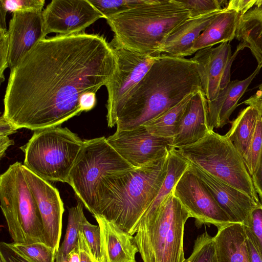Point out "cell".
I'll list each match as a JSON object with an SVG mask.
<instances>
[{
    "instance_id": "cell-33",
    "label": "cell",
    "mask_w": 262,
    "mask_h": 262,
    "mask_svg": "<svg viewBox=\"0 0 262 262\" xmlns=\"http://www.w3.org/2000/svg\"><path fill=\"white\" fill-rule=\"evenodd\" d=\"M80 231L94 258L98 262H105L99 226L92 224L85 218L81 223Z\"/></svg>"
},
{
    "instance_id": "cell-34",
    "label": "cell",
    "mask_w": 262,
    "mask_h": 262,
    "mask_svg": "<svg viewBox=\"0 0 262 262\" xmlns=\"http://www.w3.org/2000/svg\"><path fill=\"white\" fill-rule=\"evenodd\" d=\"M178 2L189 11L190 18L197 17L220 10L223 8L222 6L228 3L223 0H185Z\"/></svg>"
},
{
    "instance_id": "cell-44",
    "label": "cell",
    "mask_w": 262,
    "mask_h": 262,
    "mask_svg": "<svg viewBox=\"0 0 262 262\" xmlns=\"http://www.w3.org/2000/svg\"><path fill=\"white\" fill-rule=\"evenodd\" d=\"M244 103L262 110V83L259 86L258 90L254 95L245 100Z\"/></svg>"
},
{
    "instance_id": "cell-26",
    "label": "cell",
    "mask_w": 262,
    "mask_h": 262,
    "mask_svg": "<svg viewBox=\"0 0 262 262\" xmlns=\"http://www.w3.org/2000/svg\"><path fill=\"white\" fill-rule=\"evenodd\" d=\"M259 115L257 108L248 105L231 122V127L225 135L243 158L253 135Z\"/></svg>"
},
{
    "instance_id": "cell-18",
    "label": "cell",
    "mask_w": 262,
    "mask_h": 262,
    "mask_svg": "<svg viewBox=\"0 0 262 262\" xmlns=\"http://www.w3.org/2000/svg\"><path fill=\"white\" fill-rule=\"evenodd\" d=\"M207 100L202 90L196 92L180 121L172 146L174 148L194 144L210 130L208 125Z\"/></svg>"
},
{
    "instance_id": "cell-9",
    "label": "cell",
    "mask_w": 262,
    "mask_h": 262,
    "mask_svg": "<svg viewBox=\"0 0 262 262\" xmlns=\"http://www.w3.org/2000/svg\"><path fill=\"white\" fill-rule=\"evenodd\" d=\"M108 143L104 137L84 140L71 171L68 183L85 207L93 215L96 189L101 178L132 168Z\"/></svg>"
},
{
    "instance_id": "cell-1",
    "label": "cell",
    "mask_w": 262,
    "mask_h": 262,
    "mask_svg": "<svg viewBox=\"0 0 262 262\" xmlns=\"http://www.w3.org/2000/svg\"><path fill=\"white\" fill-rule=\"evenodd\" d=\"M116 66L114 49L102 36L44 38L10 70L3 115L17 129L59 126L82 112L80 96L105 86Z\"/></svg>"
},
{
    "instance_id": "cell-38",
    "label": "cell",
    "mask_w": 262,
    "mask_h": 262,
    "mask_svg": "<svg viewBox=\"0 0 262 262\" xmlns=\"http://www.w3.org/2000/svg\"><path fill=\"white\" fill-rule=\"evenodd\" d=\"M0 257L4 262H29L4 242L0 243Z\"/></svg>"
},
{
    "instance_id": "cell-14",
    "label": "cell",
    "mask_w": 262,
    "mask_h": 262,
    "mask_svg": "<svg viewBox=\"0 0 262 262\" xmlns=\"http://www.w3.org/2000/svg\"><path fill=\"white\" fill-rule=\"evenodd\" d=\"M42 18L47 36L85 33L87 27L104 17L89 0H53L42 11Z\"/></svg>"
},
{
    "instance_id": "cell-13",
    "label": "cell",
    "mask_w": 262,
    "mask_h": 262,
    "mask_svg": "<svg viewBox=\"0 0 262 262\" xmlns=\"http://www.w3.org/2000/svg\"><path fill=\"white\" fill-rule=\"evenodd\" d=\"M244 49L238 43L232 54L230 42H223L216 47L200 50L190 58L196 63L201 88L207 101L215 99L230 82L232 64Z\"/></svg>"
},
{
    "instance_id": "cell-46",
    "label": "cell",
    "mask_w": 262,
    "mask_h": 262,
    "mask_svg": "<svg viewBox=\"0 0 262 262\" xmlns=\"http://www.w3.org/2000/svg\"><path fill=\"white\" fill-rule=\"evenodd\" d=\"M13 141L8 137H0V157L2 158L9 146L13 144Z\"/></svg>"
},
{
    "instance_id": "cell-20",
    "label": "cell",
    "mask_w": 262,
    "mask_h": 262,
    "mask_svg": "<svg viewBox=\"0 0 262 262\" xmlns=\"http://www.w3.org/2000/svg\"><path fill=\"white\" fill-rule=\"evenodd\" d=\"M261 68L257 66L246 79L230 81L213 100L207 101L208 125L210 130L223 127L231 123L230 117L237 106L239 99Z\"/></svg>"
},
{
    "instance_id": "cell-11",
    "label": "cell",
    "mask_w": 262,
    "mask_h": 262,
    "mask_svg": "<svg viewBox=\"0 0 262 262\" xmlns=\"http://www.w3.org/2000/svg\"><path fill=\"white\" fill-rule=\"evenodd\" d=\"M172 193L195 220V225H213L217 228L234 223L192 170L190 165L184 172Z\"/></svg>"
},
{
    "instance_id": "cell-23",
    "label": "cell",
    "mask_w": 262,
    "mask_h": 262,
    "mask_svg": "<svg viewBox=\"0 0 262 262\" xmlns=\"http://www.w3.org/2000/svg\"><path fill=\"white\" fill-rule=\"evenodd\" d=\"M240 16L235 11L224 7L196 39L190 54L219 43L231 41L235 38Z\"/></svg>"
},
{
    "instance_id": "cell-19",
    "label": "cell",
    "mask_w": 262,
    "mask_h": 262,
    "mask_svg": "<svg viewBox=\"0 0 262 262\" xmlns=\"http://www.w3.org/2000/svg\"><path fill=\"white\" fill-rule=\"evenodd\" d=\"M222 9L189 18L182 23L164 37L158 48V53L180 58L191 55V48L196 39Z\"/></svg>"
},
{
    "instance_id": "cell-49",
    "label": "cell",
    "mask_w": 262,
    "mask_h": 262,
    "mask_svg": "<svg viewBox=\"0 0 262 262\" xmlns=\"http://www.w3.org/2000/svg\"><path fill=\"white\" fill-rule=\"evenodd\" d=\"M0 262H4L3 260L0 257Z\"/></svg>"
},
{
    "instance_id": "cell-29",
    "label": "cell",
    "mask_w": 262,
    "mask_h": 262,
    "mask_svg": "<svg viewBox=\"0 0 262 262\" xmlns=\"http://www.w3.org/2000/svg\"><path fill=\"white\" fill-rule=\"evenodd\" d=\"M8 246L29 262H55L57 252L44 243L13 242Z\"/></svg>"
},
{
    "instance_id": "cell-40",
    "label": "cell",
    "mask_w": 262,
    "mask_h": 262,
    "mask_svg": "<svg viewBox=\"0 0 262 262\" xmlns=\"http://www.w3.org/2000/svg\"><path fill=\"white\" fill-rule=\"evenodd\" d=\"M78 248L79 252L80 262H98L93 255L86 239L80 231Z\"/></svg>"
},
{
    "instance_id": "cell-21",
    "label": "cell",
    "mask_w": 262,
    "mask_h": 262,
    "mask_svg": "<svg viewBox=\"0 0 262 262\" xmlns=\"http://www.w3.org/2000/svg\"><path fill=\"white\" fill-rule=\"evenodd\" d=\"M99 226L105 262H136L139 252L133 235L100 216H95Z\"/></svg>"
},
{
    "instance_id": "cell-6",
    "label": "cell",
    "mask_w": 262,
    "mask_h": 262,
    "mask_svg": "<svg viewBox=\"0 0 262 262\" xmlns=\"http://www.w3.org/2000/svg\"><path fill=\"white\" fill-rule=\"evenodd\" d=\"M191 217L172 191L134 240L143 262H183L185 224Z\"/></svg>"
},
{
    "instance_id": "cell-3",
    "label": "cell",
    "mask_w": 262,
    "mask_h": 262,
    "mask_svg": "<svg viewBox=\"0 0 262 262\" xmlns=\"http://www.w3.org/2000/svg\"><path fill=\"white\" fill-rule=\"evenodd\" d=\"M167 157L141 167L103 176L96 189L93 216H100L133 235L165 179Z\"/></svg>"
},
{
    "instance_id": "cell-31",
    "label": "cell",
    "mask_w": 262,
    "mask_h": 262,
    "mask_svg": "<svg viewBox=\"0 0 262 262\" xmlns=\"http://www.w3.org/2000/svg\"><path fill=\"white\" fill-rule=\"evenodd\" d=\"M183 262H216L213 237L207 231L199 235L191 255Z\"/></svg>"
},
{
    "instance_id": "cell-25",
    "label": "cell",
    "mask_w": 262,
    "mask_h": 262,
    "mask_svg": "<svg viewBox=\"0 0 262 262\" xmlns=\"http://www.w3.org/2000/svg\"><path fill=\"white\" fill-rule=\"evenodd\" d=\"M235 38L244 48H248L262 68V0L240 16Z\"/></svg>"
},
{
    "instance_id": "cell-32",
    "label": "cell",
    "mask_w": 262,
    "mask_h": 262,
    "mask_svg": "<svg viewBox=\"0 0 262 262\" xmlns=\"http://www.w3.org/2000/svg\"><path fill=\"white\" fill-rule=\"evenodd\" d=\"M150 0H89L103 16L107 18L127 11Z\"/></svg>"
},
{
    "instance_id": "cell-10",
    "label": "cell",
    "mask_w": 262,
    "mask_h": 262,
    "mask_svg": "<svg viewBox=\"0 0 262 262\" xmlns=\"http://www.w3.org/2000/svg\"><path fill=\"white\" fill-rule=\"evenodd\" d=\"M116 66L105 85L108 92L106 104L107 125H116L119 115L134 89L160 55H148L121 47H113Z\"/></svg>"
},
{
    "instance_id": "cell-43",
    "label": "cell",
    "mask_w": 262,
    "mask_h": 262,
    "mask_svg": "<svg viewBox=\"0 0 262 262\" xmlns=\"http://www.w3.org/2000/svg\"><path fill=\"white\" fill-rule=\"evenodd\" d=\"M251 177L255 189L262 200V156L258 167Z\"/></svg>"
},
{
    "instance_id": "cell-12",
    "label": "cell",
    "mask_w": 262,
    "mask_h": 262,
    "mask_svg": "<svg viewBox=\"0 0 262 262\" xmlns=\"http://www.w3.org/2000/svg\"><path fill=\"white\" fill-rule=\"evenodd\" d=\"M106 139L112 147L133 168L141 167L165 157L174 149L172 145L173 138L155 136L143 125L129 130L116 129Z\"/></svg>"
},
{
    "instance_id": "cell-35",
    "label": "cell",
    "mask_w": 262,
    "mask_h": 262,
    "mask_svg": "<svg viewBox=\"0 0 262 262\" xmlns=\"http://www.w3.org/2000/svg\"><path fill=\"white\" fill-rule=\"evenodd\" d=\"M262 256V203L258 202L244 224Z\"/></svg>"
},
{
    "instance_id": "cell-48",
    "label": "cell",
    "mask_w": 262,
    "mask_h": 262,
    "mask_svg": "<svg viewBox=\"0 0 262 262\" xmlns=\"http://www.w3.org/2000/svg\"><path fill=\"white\" fill-rule=\"evenodd\" d=\"M55 262H68L67 257L57 252Z\"/></svg>"
},
{
    "instance_id": "cell-39",
    "label": "cell",
    "mask_w": 262,
    "mask_h": 262,
    "mask_svg": "<svg viewBox=\"0 0 262 262\" xmlns=\"http://www.w3.org/2000/svg\"><path fill=\"white\" fill-rule=\"evenodd\" d=\"M258 0H231L228 2L225 7L244 15L255 6Z\"/></svg>"
},
{
    "instance_id": "cell-36",
    "label": "cell",
    "mask_w": 262,
    "mask_h": 262,
    "mask_svg": "<svg viewBox=\"0 0 262 262\" xmlns=\"http://www.w3.org/2000/svg\"><path fill=\"white\" fill-rule=\"evenodd\" d=\"M44 0H0V8L5 11L12 12L25 10H42Z\"/></svg>"
},
{
    "instance_id": "cell-15",
    "label": "cell",
    "mask_w": 262,
    "mask_h": 262,
    "mask_svg": "<svg viewBox=\"0 0 262 262\" xmlns=\"http://www.w3.org/2000/svg\"><path fill=\"white\" fill-rule=\"evenodd\" d=\"M27 183L35 199L41 217L44 243L57 253L62 233L63 204L58 189L23 165Z\"/></svg>"
},
{
    "instance_id": "cell-7",
    "label": "cell",
    "mask_w": 262,
    "mask_h": 262,
    "mask_svg": "<svg viewBox=\"0 0 262 262\" xmlns=\"http://www.w3.org/2000/svg\"><path fill=\"white\" fill-rule=\"evenodd\" d=\"M22 166L16 162L0 177L2 211L13 242L44 243L41 217Z\"/></svg>"
},
{
    "instance_id": "cell-45",
    "label": "cell",
    "mask_w": 262,
    "mask_h": 262,
    "mask_svg": "<svg viewBox=\"0 0 262 262\" xmlns=\"http://www.w3.org/2000/svg\"><path fill=\"white\" fill-rule=\"evenodd\" d=\"M17 129L2 115L0 119V137H8L16 132Z\"/></svg>"
},
{
    "instance_id": "cell-8",
    "label": "cell",
    "mask_w": 262,
    "mask_h": 262,
    "mask_svg": "<svg viewBox=\"0 0 262 262\" xmlns=\"http://www.w3.org/2000/svg\"><path fill=\"white\" fill-rule=\"evenodd\" d=\"M177 150L189 162L259 202L243 157L225 135L210 130L196 143Z\"/></svg>"
},
{
    "instance_id": "cell-22",
    "label": "cell",
    "mask_w": 262,
    "mask_h": 262,
    "mask_svg": "<svg viewBox=\"0 0 262 262\" xmlns=\"http://www.w3.org/2000/svg\"><path fill=\"white\" fill-rule=\"evenodd\" d=\"M217 229L213 237L216 262H250L244 225L232 223Z\"/></svg>"
},
{
    "instance_id": "cell-42",
    "label": "cell",
    "mask_w": 262,
    "mask_h": 262,
    "mask_svg": "<svg viewBox=\"0 0 262 262\" xmlns=\"http://www.w3.org/2000/svg\"><path fill=\"white\" fill-rule=\"evenodd\" d=\"M246 231L247 234V248L250 262H262V256L261 255L255 243L246 229Z\"/></svg>"
},
{
    "instance_id": "cell-16",
    "label": "cell",
    "mask_w": 262,
    "mask_h": 262,
    "mask_svg": "<svg viewBox=\"0 0 262 262\" xmlns=\"http://www.w3.org/2000/svg\"><path fill=\"white\" fill-rule=\"evenodd\" d=\"M7 34L8 67L11 70L39 41L46 38L42 10L13 12Z\"/></svg>"
},
{
    "instance_id": "cell-17",
    "label": "cell",
    "mask_w": 262,
    "mask_h": 262,
    "mask_svg": "<svg viewBox=\"0 0 262 262\" xmlns=\"http://www.w3.org/2000/svg\"><path fill=\"white\" fill-rule=\"evenodd\" d=\"M189 163L193 172L232 221L234 223L244 225L251 211L258 203L243 192Z\"/></svg>"
},
{
    "instance_id": "cell-47",
    "label": "cell",
    "mask_w": 262,
    "mask_h": 262,
    "mask_svg": "<svg viewBox=\"0 0 262 262\" xmlns=\"http://www.w3.org/2000/svg\"><path fill=\"white\" fill-rule=\"evenodd\" d=\"M68 262H80L78 246L74 248L67 256Z\"/></svg>"
},
{
    "instance_id": "cell-5",
    "label": "cell",
    "mask_w": 262,
    "mask_h": 262,
    "mask_svg": "<svg viewBox=\"0 0 262 262\" xmlns=\"http://www.w3.org/2000/svg\"><path fill=\"white\" fill-rule=\"evenodd\" d=\"M84 140L60 125L35 130L21 147L24 166L48 182H68Z\"/></svg>"
},
{
    "instance_id": "cell-28",
    "label": "cell",
    "mask_w": 262,
    "mask_h": 262,
    "mask_svg": "<svg viewBox=\"0 0 262 262\" xmlns=\"http://www.w3.org/2000/svg\"><path fill=\"white\" fill-rule=\"evenodd\" d=\"M86 217L80 202L69 209L67 230L63 241L58 252L67 257L69 252L78 246L79 232L82 221Z\"/></svg>"
},
{
    "instance_id": "cell-27",
    "label": "cell",
    "mask_w": 262,
    "mask_h": 262,
    "mask_svg": "<svg viewBox=\"0 0 262 262\" xmlns=\"http://www.w3.org/2000/svg\"><path fill=\"white\" fill-rule=\"evenodd\" d=\"M193 94L189 95L174 106L143 125L155 136L173 138L181 117Z\"/></svg>"
},
{
    "instance_id": "cell-41",
    "label": "cell",
    "mask_w": 262,
    "mask_h": 262,
    "mask_svg": "<svg viewBox=\"0 0 262 262\" xmlns=\"http://www.w3.org/2000/svg\"><path fill=\"white\" fill-rule=\"evenodd\" d=\"M96 103V93L87 92L80 96L79 105L82 112L91 110L95 106Z\"/></svg>"
},
{
    "instance_id": "cell-4",
    "label": "cell",
    "mask_w": 262,
    "mask_h": 262,
    "mask_svg": "<svg viewBox=\"0 0 262 262\" xmlns=\"http://www.w3.org/2000/svg\"><path fill=\"white\" fill-rule=\"evenodd\" d=\"M190 18L177 0L148 2L107 18L114 32L110 45L148 55H160L158 48L164 37Z\"/></svg>"
},
{
    "instance_id": "cell-24",
    "label": "cell",
    "mask_w": 262,
    "mask_h": 262,
    "mask_svg": "<svg viewBox=\"0 0 262 262\" xmlns=\"http://www.w3.org/2000/svg\"><path fill=\"white\" fill-rule=\"evenodd\" d=\"M189 164V162L181 156L176 149H173L169 152L165 179L155 199L134 228L133 235L143 228L155 216L162 203L172 191L176 184Z\"/></svg>"
},
{
    "instance_id": "cell-37",
    "label": "cell",
    "mask_w": 262,
    "mask_h": 262,
    "mask_svg": "<svg viewBox=\"0 0 262 262\" xmlns=\"http://www.w3.org/2000/svg\"><path fill=\"white\" fill-rule=\"evenodd\" d=\"M8 67V39L7 30L0 29V79H4V72Z\"/></svg>"
},
{
    "instance_id": "cell-2",
    "label": "cell",
    "mask_w": 262,
    "mask_h": 262,
    "mask_svg": "<svg viewBox=\"0 0 262 262\" xmlns=\"http://www.w3.org/2000/svg\"><path fill=\"white\" fill-rule=\"evenodd\" d=\"M200 90L195 62L161 54L134 89L119 115L117 129L142 125Z\"/></svg>"
},
{
    "instance_id": "cell-30",
    "label": "cell",
    "mask_w": 262,
    "mask_h": 262,
    "mask_svg": "<svg viewBox=\"0 0 262 262\" xmlns=\"http://www.w3.org/2000/svg\"><path fill=\"white\" fill-rule=\"evenodd\" d=\"M258 110L259 115L255 129L243 158L251 176L257 170L262 156V110Z\"/></svg>"
}]
</instances>
